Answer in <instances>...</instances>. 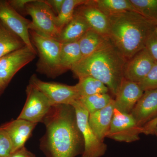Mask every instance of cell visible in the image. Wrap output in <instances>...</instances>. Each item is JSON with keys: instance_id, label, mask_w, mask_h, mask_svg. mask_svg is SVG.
I'll return each mask as SVG.
<instances>
[{"instance_id": "20", "label": "cell", "mask_w": 157, "mask_h": 157, "mask_svg": "<svg viewBox=\"0 0 157 157\" xmlns=\"http://www.w3.org/2000/svg\"><path fill=\"white\" fill-rule=\"evenodd\" d=\"M25 45L19 37L0 23V58Z\"/></svg>"}, {"instance_id": "1", "label": "cell", "mask_w": 157, "mask_h": 157, "mask_svg": "<svg viewBox=\"0 0 157 157\" xmlns=\"http://www.w3.org/2000/svg\"><path fill=\"white\" fill-rule=\"evenodd\" d=\"M42 122L46 132L40 146L46 157H75L82 154L84 141L73 106L53 105Z\"/></svg>"}, {"instance_id": "31", "label": "cell", "mask_w": 157, "mask_h": 157, "mask_svg": "<svg viewBox=\"0 0 157 157\" xmlns=\"http://www.w3.org/2000/svg\"><path fill=\"white\" fill-rule=\"evenodd\" d=\"M46 1L50 6L56 15H58L60 11L64 0H48Z\"/></svg>"}, {"instance_id": "35", "label": "cell", "mask_w": 157, "mask_h": 157, "mask_svg": "<svg viewBox=\"0 0 157 157\" xmlns=\"http://www.w3.org/2000/svg\"><path fill=\"white\" fill-rule=\"evenodd\" d=\"M154 32L157 33V25H156V26L155 28Z\"/></svg>"}, {"instance_id": "8", "label": "cell", "mask_w": 157, "mask_h": 157, "mask_svg": "<svg viewBox=\"0 0 157 157\" xmlns=\"http://www.w3.org/2000/svg\"><path fill=\"white\" fill-rule=\"evenodd\" d=\"M140 133H142V128L131 113H124L114 109L107 137L130 143L139 140Z\"/></svg>"}, {"instance_id": "6", "label": "cell", "mask_w": 157, "mask_h": 157, "mask_svg": "<svg viewBox=\"0 0 157 157\" xmlns=\"http://www.w3.org/2000/svg\"><path fill=\"white\" fill-rule=\"evenodd\" d=\"M71 106L75 109L77 125L83 137L84 149L82 157L102 156L107 150V145L98 138L90 126L88 111L78 100Z\"/></svg>"}, {"instance_id": "13", "label": "cell", "mask_w": 157, "mask_h": 157, "mask_svg": "<svg viewBox=\"0 0 157 157\" xmlns=\"http://www.w3.org/2000/svg\"><path fill=\"white\" fill-rule=\"evenodd\" d=\"M143 93L138 83L124 78L115 96L114 107L121 112L131 113Z\"/></svg>"}, {"instance_id": "16", "label": "cell", "mask_w": 157, "mask_h": 157, "mask_svg": "<svg viewBox=\"0 0 157 157\" xmlns=\"http://www.w3.org/2000/svg\"><path fill=\"white\" fill-rule=\"evenodd\" d=\"M37 124L25 120L17 119L7 123L1 128L9 135L12 144V153L25 146Z\"/></svg>"}, {"instance_id": "21", "label": "cell", "mask_w": 157, "mask_h": 157, "mask_svg": "<svg viewBox=\"0 0 157 157\" xmlns=\"http://www.w3.org/2000/svg\"><path fill=\"white\" fill-rule=\"evenodd\" d=\"M107 37L91 29L87 31L78 41L82 59L89 56L96 51Z\"/></svg>"}, {"instance_id": "24", "label": "cell", "mask_w": 157, "mask_h": 157, "mask_svg": "<svg viewBox=\"0 0 157 157\" xmlns=\"http://www.w3.org/2000/svg\"><path fill=\"white\" fill-rule=\"evenodd\" d=\"M87 1L64 0L61 10L56 17L57 26L61 32L65 26L73 18L76 8L86 3Z\"/></svg>"}, {"instance_id": "11", "label": "cell", "mask_w": 157, "mask_h": 157, "mask_svg": "<svg viewBox=\"0 0 157 157\" xmlns=\"http://www.w3.org/2000/svg\"><path fill=\"white\" fill-rule=\"evenodd\" d=\"M37 52L25 46L0 58V81L7 86L15 74L36 58Z\"/></svg>"}, {"instance_id": "7", "label": "cell", "mask_w": 157, "mask_h": 157, "mask_svg": "<svg viewBox=\"0 0 157 157\" xmlns=\"http://www.w3.org/2000/svg\"><path fill=\"white\" fill-rule=\"evenodd\" d=\"M29 84L43 93L52 106L72 105L79 98L75 85L69 86L43 81L38 78L36 75L31 76Z\"/></svg>"}, {"instance_id": "34", "label": "cell", "mask_w": 157, "mask_h": 157, "mask_svg": "<svg viewBox=\"0 0 157 157\" xmlns=\"http://www.w3.org/2000/svg\"><path fill=\"white\" fill-rule=\"evenodd\" d=\"M157 119V114H156V115L155 116V117H154L149 122H148V123L154 121L156 120Z\"/></svg>"}, {"instance_id": "33", "label": "cell", "mask_w": 157, "mask_h": 157, "mask_svg": "<svg viewBox=\"0 0 157 157\" xmlns=\"http://www.w3.org/2000/svg\"><path fill=\"white\" fill-rule=\"evenodd\" d=\"M7 86L5 84L2 82L0 81V95L2 93L3 91L6 88V86Z\"/></svg>"}, {"instance_id": "10", "label": "cell", "mask_w": 157, "mask_h": 157, "mask_svg": "<svg viewBox=\"0 0 157 157\" xmlns=\"http://www.w3.org/2000/svg\"><path fill=\"white\" fill-rule=\"evenodd\" d=\"M0 20L9 30L19 37L26 46L36 51L29 32L31 21L21 16L8 1H0Z\"/></svg>"}, {"instance_id": "26", "label": "cell", "mask_w": 157, "mask_h": 157, "mask_svg": "<svg viewBox=\"0 0 157 157\" xmlns=\"http://www.w3.org/2000/svg\"><path fill=\"white\" fill-rule=\"evenodd\" d=\"M135 11L157 25V0H130Z\"/></svg>"}, {"instance_id": "28", "label": "cell", "mask_w": 157, "mask_h": 157, "mask_svg": "<svg viewBox=\"0 0 157 157\" xmlns=\"http://www.w3.org/2000/svg\"><path fill=\"white\" fill-rule=\"evenodd\" d=\"M12 151V144L7 132L0 127V157H9Z\"/></svg>"}, {"instance_id": "25", "label": "cell", "mask_w": 157, "mask_h": 157, "mask_svg": "<svg viewBox=\"0 0 157 157\" xmlns=\"http://www.w3.org/2000/svg\"><path fill=\"white\" fill-rule=\"evenodd\" d=\"M113 100L108 94H102L81 97L78 100L89 114H91L107 107Z\"/></svg>"}, {"instance_id": "22", "label": "cell", "mask_w": 157, "mask_h": 157, "mask_svg": "<svg viewBox=\"0 0 157 157\" xmlns=\"http://www.w3.org/2000/svg\"><path fill=\"white\" fill-rule=\"evenodd\" d=\"M75 86L79 98L97 94H107L109 90L104 83L91 76L79 78Z\"/></svg>"}, {"instance_id": "4", "label": "cell", "mask_w": 157, "mask_h": 157, "mask_svg": "<svg viewBox=\"0 0 157 157\" xmlns=\"http://www.w3.org/2000/svg\"><path fill=\"white\" fill-rule=\"evenodd\" d=\"M31 41L38 51L39 57L38 70L49 77L60 75L59 59L62 43L37 31L29 30Z\"/></svg>"}, {"instance_id": "18", "label": "cell", "mask_w": 157, "mask_h": 157, "mask_svg": "<svg viewBox=\"0 0 157 157\" xmlns=\"http://www.w3.org/2000/svg\"><path fill=\"white\" fill-rule=\"evenodd\" d=\"M90 29L86 20L75 12L73 18L62 30L58 40L63 44L78 41Z\"/></svg>"}, {"instance_id": "23", "label": "cell", "mask_w": 157, "mask_h": 157, "mask_svg": "<svg viewBox=\"0 0 157 157\" xmlns=\"http://www.w3.org/2000/svg\"><path fill=\"white\" fill-rule=\"evenodd\" d=\"M94 4L107 17L128 11H135L130 0H93Z\"/></svg>"}, {"instance_id": "14", "label": "cell", "mask_w": 157, "mask_h": 157, "mask_svg": "<svg viewBox=\"0 0 157 157\" xmlns=\"http://www.w3.org/2000/svg\"><path fill=\"white\" fill-rule=\"evenodd\" d=\"M75 12L86 20L91 29L108 37L109 18L95 5L93 0H88L86 3L78 6Z\"/></svg>"}, {"instance_id": "9", "label": "cell", "mask_w": 157, "mask_h": 157, "mask_svg": "<svg viewBox=\"0 0 157 157\" xmlns=\"http://www.w3.org/2000/svg\"><path fill=\"white\" fill-rule=\"evenodd\" d=\"M26 92V101L17 118L37 124L42 122L52 105L43 93L29 83Z\"/></svg>"}, {"instance_id": "3", "label": "cell", "mask_w": 157, "mask_h": 157, "mask_svg": "<svg viewBox=\"0 0 157 157\" xmlns=\"http://www.w3.org/2000/svg\"><path fill=\"white\" fill-rule=\"evenodd\" d=\"M108 18V37L127 61L145 48L157 25L135 11L113 14Z\"/></svg>"}, {"instance_id": "27", "label": "cell", "mask_w": 157, "mask_h": 157, "mask_svg": "<svg viewBox=\"0 0 157 157\" xmlns=\"http://www.w3.org/2000/svg\"><path fill=\"white\" fill-rule=\"evenodd\" d=\"M138 84L144 92L157 89V61H155L147 75Z\"/></svg>"}, {"instance_id": "15", "label": "cell", "mask_w": 157, "mask_h": 157, "mask_svg": "<svg viewBox=\"0 0 157 157\" xmlns=\"http://www.w3.org/2000/svg\"><path fill=\"white\" fill-rule=\"evenodd\" d=\"M131 114L142 128L151 120L157 114V89L144 92Z\"/></svg>"}, {"instance_id": "2", "label": "cell", "mask_w": 157, "mask_h": 157, "mask_svg": "<svg viewBox=\"0 0 157 157\" xmlns=\"http://www.w3.org/2000/svg\"><path fill=\"white\" fill-rule=\"evenodd\" d=\"M127 60L107 37L96 51L72 69L78 79L91 76L104 83L116 96L124 79Z\"/></svg>"}, {"instance_id": "12", "label": "cell", "mask_w": 157, "mask_h": 157, "mask_svg": "<svg viewBox=\"0 0 157 157\" xmlns=\"http://www.w3.org/2000/svg\"><path fill=\"white\" fill-rule=\"evenodd\" d=\"M155 62L146 48H144L127 61L124 71V78L139 83L147 75Z\"/></svg>"}, {"instance_id": "32", "label": "cell", "mask_w": 157, "mask_h": 157, "mask_svg": "<svg viewBox=\"0 0 157 157\" xmlns=\"http://www.w3.org/2000/svg\"><path fill=\"white\" fill-rule=\"evenodd\" d=\"M9 157H36V156L24 146L11 153Z\"/></svg>"}, {"instance_id": "5", "label": "cell", "mask_w": 157, "mask_h": 157, "mask_svg": "<svg viewBox=\"0 0 157 157\" xmlns=\"http://www.w3.org/2000/svg\"><path fill=\"white\" fill-rule=\"evenodd\" d=\"M25 13L32 18L29 30L58 40L61 32L56 23V15L46 1L32 0L26 6Z\"/></svg>"}, {"instance_id": "19", "label": "cell", "mask_w": 157, "mask_h": 157, "mask_svg": "<svg viewBox=\"0 0 157 157\" xmlns=\"http://www.w3.org/2000/svg\"><path fill=\"white\" fill-rule=\"evenodd\" d=\"M82 59V56L78 41L63 43L60 55V74L68 70H72Z\"/></svg>"}, {"instance_id": "17", "label": "cell", "mask_w": 157, "mask_h": 157, "mask_svg": "<svg viewBox=\"0 0 157 157\" xmlns=\"http://www.w3.org/2000/svg\"><path fill=\"white\" fill-rule=\"evenodd\" d=\"M114 109L113 99L107 107L89 114V123L90 126L101 141H104V138L107 137L112 122Z\"/></svg>"}, {"instance_id": "29", "label": "cell", "mask_w": 157, "mask_h": 157, "mask_svg": "<svg viewBox=\"0 0 157 157\" xmlns=\"http://www.w3.org/2000/svg\"><path fill=\"white\" fill-rule=\"evenodd\" d=\"M145 48L151 55L157 61V33L154 32L149 37Z\"/></svg>"}, {"instance_id": "30", "label": "cell", "mask_w": 157, "mask_h": 157, "mask_svg": "<svg viewBox=\"0 0 157 157\" xmlns=\"http://www.w3.org/2000/svg\"><path fill=\"white\" fill-rule=\"evenodd\" d=\"M32 0H11L8 1L10 6L17 11L25 13V8L29 3L32 2Z\"/></svg>"}]
</instances>
